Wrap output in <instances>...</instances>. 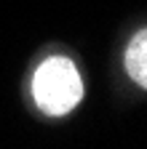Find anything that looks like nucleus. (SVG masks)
I'll list each match as a JSON object with an SVG mask.
<instances>
[{
	"mask_svg": "<svg viewBox=\"0 0 147 149\" xmlns=\"http://www.w3.org/2000/svg\"><path fill=\"white\" fill-rule=\"evenodd\" d=\"M32 96L38 107L51 117H62L72 112L83 99V80L75 64L64 56L46 59L32 77Z\"/></svg>",
	"mask_w": 147,
	"mask_h": 149,
	"instance_id": "1",
	"label": "nucleus"
},
{
	"mask_svg": "<svg viewBox=\"0 0 147 149\" xmlns=\"http://www.w3.org/2000/svg\"><path fill=\"white\" fill-rule=\"evenodd\" d=\"M126 72L139 88H147V29L136 32L126 48Z\"/></svg>",
	"mask_w": 147,
	"mask_h": 149,
	"instance_id": "2",
	"label": "nucleus"
}]
</instances>
